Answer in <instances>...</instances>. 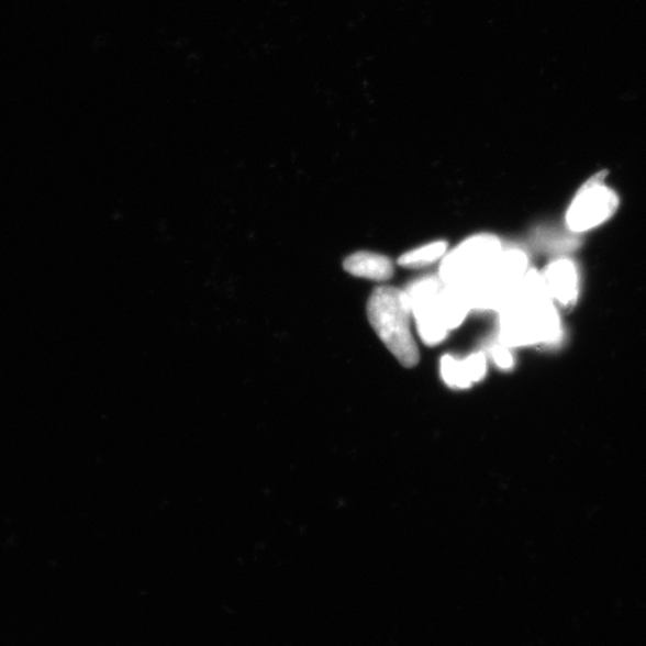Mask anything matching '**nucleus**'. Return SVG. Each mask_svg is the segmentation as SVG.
I'll return each instance as SVG.
<instances>
[{"label": "nucleus", "mask_w": 646, "mask_h": 646, "mask_svg": "<svg viewBox=\"0 0 646 646\" xmlns=\"http://www.w3.org/2000/svg\"><path fill=\"white\" fill-rule=\"evenodd\" d=\"M504 346L554 344L561 335L558 308L548 298L542 274L528 269L500 311Z\"/></svg>", "instance_id": "nucleus-1"}, {"label": "nucleus", "mask_w": 646, "mask_h": 646, "mask_svg": "<svg viewBox=\"0 0 646 646\" xmlns=\"http://www.w3.org/2000/svg\"><path fill=\"white\" fill-rule=\"evenodd\" d=\"M374 331L405 368L419 365L421 355L411 330L412 307L406 291L394 287L377 288L367 305Z\"/></svg>", "instance_id": "nucleus-2"}, {"label": "nucleus", "mask_w": 646, "mask_h": 646, "mask_svg": "<svg viewBox=\"0 0 646 646\" xmlns=\"http://www.w3.org/2000/svg\"><path fill=\"white\" fill-rule=\"evenodd\" d=\"M527 271L526 253L521 249H503L487 271L463 291L472 309L498 312Z\"/></svg>", "instance_id": "nucleus-3"}, {"label": "nucleus", "mask_w": 646, "mask_h": 646, "mask_svg": "<svg viewBox=\"0 0 646 646\" xmlns=\"http://www.w3.org/2000/svg\"><path fill=\"white\" fill-rule=\"evenodd\" d=\"M503 250L500 238L480 234L467 238L444 257L439 279L444 286L466 290Z\"/></svg>", "instance_id": "nucleus-4"}, {"label": "nucleus", "mask_w": 646, "mask_h": 646, "mask_svg": "<svg viewBox=\"0 0 646 646\" xmlns=\"http://www.w3.org/2000/svg\"><path fill=\"white\" fill-rule=\"evenodd\" d=\"M442 288L439 278L427 277L414 281L406 290L416 330L423 342L430 346L442 343L449 333L442 315Z\"/></svg>", "instance_id": "nucleus-5"}, {"label": "nucleus", "mask_w": 646, "mask_h": 646, "mask_svg": "<svg viewBox=\"0 0 646 646\" xmlns=\"http://www.w3.org/2000/svg\"><path fill=\"white\" fill-rule=\"evenodd\" d=\"M619 205L617 197L610 188L589 185L577 194L567 214L573 232H588L612 218Z\"/></svg>", "instance_id": "nucleus-6"}, {"label": "nucleus", "mask_w": 646, "mask_h": 646, "mask_svg": "<svg viewBox=\"0 0 646 646\" xmlns=\"http://www.w3.org/2000/svg\"><path fill=\"white\" fill-rule=\"evenodd\" d=\"M542 277L548 298L556 307L575 304L578 298V274L572 261L560 259L552 263Z\"/></svg>", "instance_id": "nucleus-7"}, {"label": "nucleus", "mask_w": 646, "mask_h": 646, "mask_svg": "<svg viewBox=\"0 0 646 646\" xmlns=\"http://www.w3.org/2000/svg\"><path fill=\"white\" fill-rule=\"evenodd\" d=\"M484 374H487V358L483 354H475L463 361L450 356L442 359V376L450 386L467 388L480 381Z\"/></svg>", "instance_id": "nucleus-8"}, {"label": "nucleus", "mask_w": 646, "mask_h": 646, "mask_svg": "<svg viewBox=\"0 0 646 646\" xmlns=\"http://www.w3.org/2000/svg\"><path fill=\"white\" fill-rule=\"evenodd\" d=\"M345 271L349 275L370 280L383 281L394 276V265L385 255L358 252L349 255L344 261Z\"/></svg>", "instance_id": "nucleus-9"}, {"label": "nucleus", "mask_w": 646, "mask_h": 646, "mask_svg": "<svg viewBox=\"0 0 646 646\" xmlns=\"http://www.w3.org/2000/svg\"><path fill=\"white\" fill-rule=\"evenodd\" d=\"M448 249L447 242L436 241L433 244L422 246L410 250L399 258L398 263L400 266L406 267H420L437 261L446 255Z\"/></svg>", "instance_id": "nucleus-10"}, {"label": "nucleus", "mask_w": 646, "mask_h": 646, "mask_svg": "<svg viewBox=\"0 0 646 646\" xmlns=\"http://www.w3.org/2000/svg\"><path fill=\"white\" fill-rule=\"evenodd\" d=\"M493 358L498 366L502 368H510L513 366V357H511L509 349L504 345L495 346L493 348Z\"/></svg>", "instance_id": "nucleus-11"}]
</instances>
